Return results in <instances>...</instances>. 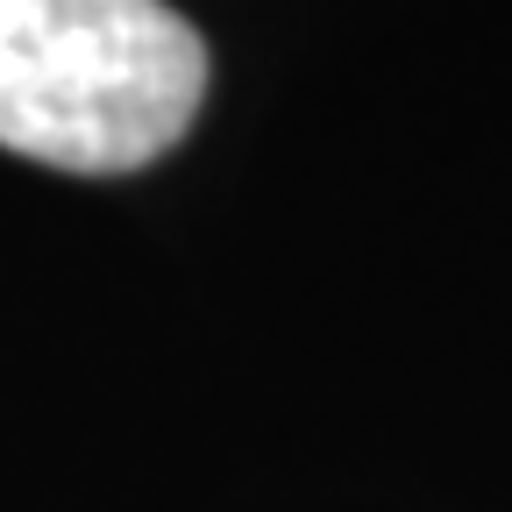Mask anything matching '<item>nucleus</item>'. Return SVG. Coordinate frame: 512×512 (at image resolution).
Returning <instances> with one entry per match:
<instances>
[{
  "label": "nucleus",
  "instance_id": "obj_1",
  "mask_svg": "<svg viewBox=\"0 0 512 512\" xmlns=\"http://www.w3.org/2000/svg\"><path fill=\"white\" fill-rule=\"evenodd\" d=\"M207 100V43L164 0H0V150L114 178Z\"/></svg>",
  "mask_w": 512,
  "mask_h": 512
}]
</instances>
